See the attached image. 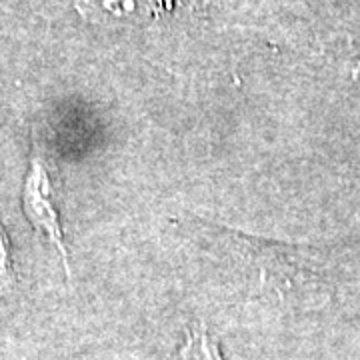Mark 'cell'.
Returning a JSON list of instances; mask_svg holds the SVG:
<instances>
[{"mask_svg": "<svg viewBox=\"0 0 360 360\" xmlns=\"http://www.w3.org/2000/svg\"><path fill=\"white\" fill-rule=\"evenodd\" d=\"M11 283H13V262H11L8 238L0 226V284L8 286Z\"/></svg>", "mask_w": 360, "mask_h": 360, "instance_id": "cell-3", "label": "cell"}, {"mask_svg": "<svg viewBox=\"0 0 360 360\" xmlns=\"http://www.w3.org/2000/svg\"><path fill=\"white\" fill-rule=\"evenodd\" d=\"M179 360H222L219 354V348L212 342V338L208 336L202 326L193 328L184 347L179 350Z\"/></svg>", "mask_w": 360, "mask_h": 360, "instance_id": "cell-2", "label": "cell"}, {"mask_svg": "<svg viewBox=\"0 0 360 360\" xmlns=\"http://www.w3.org/2000/svg\"><path fill=\"white\" fill-rule=\"evenodd\" d=\"M51 180L46 174V168L42 167L39 158L32 160L28 176L25 182V212L26 219L32 222V226L40 231L52 245L56 246V250L63 255V262H65L66 270H68V252L65 246V236H63V229H60V220L56 214V208L52 205L51 196Z\"/></svg>", "mask_w": 360, "mask_h": 360, "instance_id": "cell-1", "label": "cell"}]
</instances>
